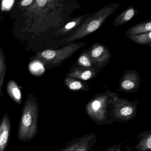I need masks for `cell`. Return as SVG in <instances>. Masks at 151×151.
I'll return each mask as SVG.
<instances>
[{
  "mask_svg": "<svg viewBox=\"0 0 151 151\" xmlns=\"http://www.w3.org/2000/svg\"><path fill=\"white\" fill-rule=\"evenodd\" d=\"M116 93L107 91L96 94L85 106L86 114L93 122L99 125L111 124L108 114L110 105Z\"/></svg>",
  "mask_w": 151,
  "mask_h": 151,
  "instance_id": "1",
  "label": "cell"
},
{
  "mask_svg": "<svg viewBox=\"0 0 151 151\" xmlns=\"http://www.w3.org/2000/svg\"><path fill=\"white\" fill-rule=\"evenodd\" d=\"M39 106L36 101L29 99L24 103L18 131L19 140H31L37 132Z\"/></svg>",
  "mask_w": 151,
  "mask_h": 151,
  "instance_id": "2",
  "label": "cell"
},
{
  "mask_svg": "<svg viewBox=\"0 0 151 151\" xmlns=\"http://www.w3.org/2000/svg\"><path fill=\"white\" fill-rule=\"evenodd\" d=\"M138 101H129L119 98L116 93L110 105L108 116L111 122H117L124 123L137 116Z\"/></svg>",
  "mask_w": 151,
  "mask_h": 151,
  "instance_id": "3",
  "label": "cell"
},
{
  "mask_svg": "<svg viewBox=\"0 0 151 151\" xmlns=\"http://www.w3.org/2000/svg\"><path fill=\"white\" fill-rule=\"evenodd\" d=\"M110 11L108 10H100L97 14L86 22L75 33L68 38V41L76 40L94 32L100 28L106 17L109 14Z\"/></svg>",
  "mask_w": 151,
  "mask_h": 151,
  "instance_id": "4",
  "label": "cell"
},
{
  "mask_svg": "<svg viewBox=\"0 0 151 151\" xmlns=\"http://www.w3.org/2000/svg\"><path fill=\"white\" fill-rule=\"evenodd\" d=\"M97 141L94 133L73 139L58 151H91Z\"/></svg>",
  "mask_w": 151,
  "mask_h": 151,
  "instance_id": "5",
  "label": "cell"
},
{
  "mask_svg": "<svg viewBox=\"0 0 151 151\" xmlns=\"http://www.w3.org/2000/svg\"><path fill=\"white\" fill-rule=\"evenodd\" d=\"M64 50H47L40 52L37 58L46 64H57L65 57Z\"/></svg>",
  "mask_w": 151,
  "mask_h": 151,
  "instance_id": "6",
  "label": "cell"
},
{
  "mask_svg": "<svg viewBox=\"0 0 151 151\" xmlns=\"http://www.w3.org/2000/svg\"><path fill=\"white\" fill-rule=\"evenodd\" d=\"M11 123L8 116L4 115L0 121V151H4L6 147L10 133Z\"/></svg>",
  "mask_w": 151,
  "mask_h": 151,
  "instance_id": "7",
  "label": "cell"
},
{
  "mask_svg": "<svg viewBox=\"0 0 151 151\" xmlns=\"http://www.w3.org/2000/svg\"><path fill=\"white\" fill-rule=\"evenodd\" d=\"M138 78L135 74H127L122 78L120 84V91L125 92H132L137 90L139 85L137 83Z\"/></svg>",
  "mask_w": 151,
  "mask_h": 151,
  "instance_id": "8",
  "label": "cell"
},
{
  "mask_svg": "<svg viewBox=\"0 0 151 151\" xmlns=\"http://www.w3.org/2000/svg\"><path fill=\"white\" fill-rule=\"evenodd\" d=\"M138 142L134 148L137 151H149L151 149V131L140 132L137 137Z\"/></svg>",
  "mask_w": 151,
  "mask_h": 151,
  "instance_id": "9",
  "label": "cell"
},
{
  "mask_svg": "<svg viewBox=\"0 0 151 151\" xmlns=\"http://www.w3.org/2000/svg\"><path fill=\"white\" fill-rule=\"evenodd\" d=\"M7 91L10 98L17 104H21L22 100V92L15 81H9L7 86Z\"/></svg>",
  "mask_w": 151,
  "mask_h": 151,
  "instance_id": "10",
  "label": "cell"
},
{
  "mask_svg": "<svg viewBox=\"0 0 151 151\" xmlns=\"http://www.w3.org/2000/svg\"><path fill=\"white\" fill-rule=\"evenodd\" d=\"M151 22L149 21L132 26L126 32V34L128 37H131L151 32Z\"/></svg>",
  "mask_w": 151,
  "mask_h": 151,
  "instance_id": "11",
  "label": "cell"
},
{
  "mask_svg": "<svg viewBox=\"0 0 151 151\" xmlns=\"http://www.w3.org/2000/svg\"><path fill=\"white\" fill-rule=\"evenodd\" d=\"M135 11L134 8L129 7L127 9L114 20V24L115 26H117L122 25L127 22L133 17Z\"/></svg>",
  "mask_w": 151,
  "mask_h": 151,
  "instance_id": "12",
  "label": "cell"
},
{
  "mask_svg": "<svg viewBox=\"0 0 151 151\" xmlns=\"http://www.w3.org/2000/svg\"><path fill=\"white\" fill-rule=\"evenodd\" d=\"M106 49L105 47L101 45L93 46L90 52V56L91 60L98 62L101 61V59H105Z\"/></svg>",
  "mask_w": 151,
  "mask_h": 151,
  "instance_id": "13",
  "label": "cell"
},
{
  "mask_svg": "<svg viewBox=\"0 0 151 151\" xmlns=\"http://www.w3.org/2000/svg\"><path fill=\"white\" fill-rule=\"evenodd\" d=\"M94 75V71L93 70L87 69L83 70L77 69L70 72L68 76L71 78H77L86 81L91 78Z\"/></svg>",
  "mask_w": 151,
  "mask_h": 151,
  "instance_id": "14",
  "label": "cell"
},
{
  "mask_svg": "<svg viewBox=\"0 0 151 151\" xmlns=\"http://www.w3.org/2000/svg\"><path fill=\"white\" fill-rule=\"evenodd\" d=\"M64 83L67 87L72 91H78L87 90L85 86L80 81L75 80L71 78H67L64 80Z\"/></svg>",
  "mask_w": 151,
  "mask_h": 151,
  "instance_id": "15",
  "label": "cell"
},
{
  "mask_svg": "<svg viewBox=\"0 0 151 151\" xmlns=\"http://www.w3.org/2000/svg\"><path fill=\"white\" fill-rule=\"evenodd\" d=\"M128 38L134 42L141 45L150 44L151 42V32L143 33L134 36L128 37Z\"/></svg>",
  "mask_w": 151,
  "mask_h": 151,
  "instance_id": "16",
  "label": "cell"
},
{
  "mask_svg": "<svg viewBox=\"0 0 151 151\" xmlns=\"http://www.w3.org/2000/svg\"><path fill=\"white\" fill-rule=\"evenodd\" d=\"M29 69L32 74L36 75H41L45 71L43 64L38 61L33 62L32 63H31Z\"/></svg>",
  "mask_w": 151,
  "mask_h": 151,
  "instance_id": "17",
  "label": "cell"
},
{
  "mask_svg": "<svg viewBox=\"0 0 151 151\" xmlns=\"http://www.w3.org/2000/svg\"><path fill=\"white\" fill-rule=\"evenodd\" d=\"M78 63L79 65L86 68H91L92 65L90 56L86 54H83L79 57Z\"/></svg>",
  "mask_w": 151,
  "mask_h": 151,
  "instance_id": "18",
  "label": "cell"
},
{
  "mask_svg": "<svg viewBox=\"0 0 151 151\" xmlns=\"http://www.w3.org/2000/svg\"><path fill=\"white\" fill-rule=\"evenodd\" d=\"M6 63L3 54L0 50V77L4 78L6 73Z\"/></svg>",
  "mask_w": 151,
  "mask_h": 151,
  "instance_id": "19",
  "label": "cell"
},
{
  "mask_svg": "<svg viewBox=\"0 0 151 151\" xmlns=\"http://www.w3.org/2000/svg\"><path fill=\"white\" fill-rule=\"evenodd\" d=\"M14 2V1H3L1 4V9L4 11H8L12 8Z\"/></svg>",
  "mask_w": 151,
  "mask_h": 151,
  "instance_id": "20",
  "label": "cell"
},
{
  "mask_svg": "<svg viewBox=\"0 0 151 151\" xmlns=\"http://www.w3.org/2000/svg\"><path fill=\"white\" fill-rule=\"evenodd\" d=\"M81 18L80 19H76L75 21H72L67 24L63 28V30L65 32L68 31L73 28H75L76 26V24H77L80 22V21H81Z\"/></svg>",
  "mask_w": 151,
  "mask_h": 151,
  "instance_id": "21",
  "label": "cell"
},
{
  "mask_svg": "<svg viewBox=\"0 0 151 151\" xmlns=\"http://www.w3.org/2000/svg\"><path fill=\"white\" fill-rule=\"evenodd\" d=\"M122 143L117 144V145H114L112 146L109 147L108 148H107L106 150L103 151H116L117 149L121 148V146Z\"/></svg>",
  "mask_w": 151,
  "mask_h": 151,
  "instance_id": "22",
  "label": "cell"
},
{
  "mask_svg": "<svg viewBox=\"0 0 151 151\" xmlns=\"http://www.w3.org/2000/svg\"><path fill=\"white\" fill-rule=\"evenodd\" d=\"M33 1V0H23L21 1V5L22 6H26L31 5Z\"/></svg>",
  "mask_w": 151,
  "mask_h": 151,
  "instance_id": "23",
  "label": "cell"
},
{
  "mask_svg": "<svg viewBox=\"0 0 151 151\" xmlns=\"http://www.w3.org/2000/svg\"><path fill=\"white\" fill-rule=\"evenodd\" d=\"M47 1V0H37L36 1L37 4L40 7H43L46 5Z\"/></svg>",
  "mask_w": 151,
  "mask_h": 151,
  "instance_id": "24",
  "label": "cell"
},
{
  "mask_svg": "<svg viewBox=\"0 0 151 151\" xmlns=\"http://www.w3.org/2000/svg\"><path fill=\"white\" fill-rule=\"evenodd\" d=\"M4 79V78L0 77V96H1V90H2V85H3Z\"/></svg>",
  "mask_w": 151,
  "mask_h": 151,
  "instance_id": "25",
  "label": "cell"
},
{
  "mask_svg": "<svg viewBox=\"0 0 151 151\" xmlns=\"http://www.w3.org/2000/svg\"><path fill=\"white\" fill-rule=\"evenodd\" d=\"M116 151H121V150H120V148H119L118 149H117V150Z\"/></svg>",
  "mask_w": 151,
  "mask_h": 151,
  "instance_id": "26",
  "label": "cell"
}]
</instances>
